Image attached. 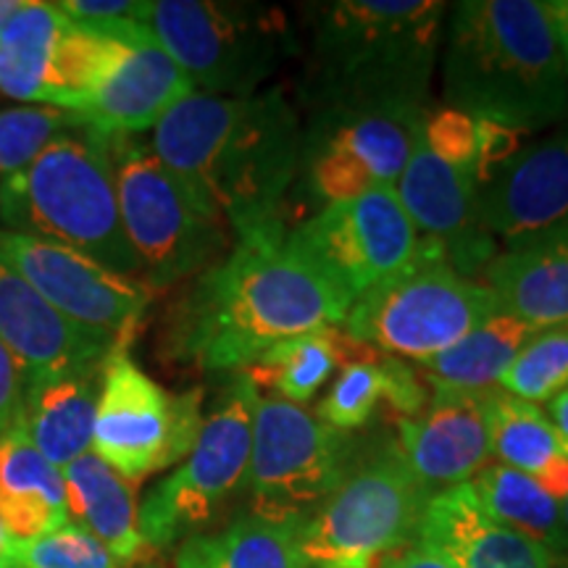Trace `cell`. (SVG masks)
Instances as JSON below:
<instances>
[{"mask_svg":"<svg viewBox=\"0 0 568 568\" xmlns=\"http://www.w3.org/2000/svg\"><path fill=\"white\" fill-rule=\"evenodd\" d=\"M282 222L261 226L197 274L166 316L163 351L201 372L240 374L282 339L343 326L347 305L284 247Z\"/></svg>","mask_w":568,"mask_h":568,"instance_id":"6da1fadb","label":"cell"},{"mask_svg":"<svg viewBox=\"0 0 568 568\" xmlns=\"http://www.w3.org/2000/svg\"><path fill=\"white\" fill-rule=\"evenodd\" d=\"M301 119L280 88L251 98L190 92L148 145L234 237L282 222L301 163Z\"/></svg>","mask_w":568,"mask_h":568,"instance_id":"7a4b0ae2","label":"cell"},{"mask_svg":"<svg viewBox=\"0 0 568 568\" xmlns=\"http://www.w3.org/2000/svg\"><path fill=\"white\" fill-rule=\"evenodd\" d=\"M447 109L516 134L568 113V74L548 3L464 0L450 11L443 53Z\"/></svg>","mask_w":568,"mask_h":568,"instance_id":"3957f363","label":"cell"},{"mask_svg":"<svg viewBox=\"0 0 568 568\" xmlns=\"http://www.w3.org/2000/svg\"><path fill=\"white\" fill-rule=\"evenodd\" d=\"M308 9L303 98L314 111L426 105L447 6L335 0Z\"/></svg>","mask_w":568,"mask_h":568,"instance_id":"277c9868","label":"cell"},{"mask_svg":"<svg viewBox=\"0 0 568 568\" xmlns=\"http://www.w3.org/2000/svg\"><path fill=\"white\" fill-rule=\"evenodd\" d=\"M0 230L71 247L142 284L119 211L109 138L92 126L55 140L24 174L0 184Z\"/></svg>","mask_w":568,"mask_h":568,"instance_id":"5b68a950","label":"cell"},{"mask_svg":"<svg viewBox=\"0 0 568 568\" xmlns=\"http://www.w3.org/2000/svg\"><path fill=\"white\" fill-rule=\"evenodd\" d=\"M495 311L489 287L458 274L443 247L418 234L414 258L361 295L343 326L353 345L424 361L456 345Z\"/></svg>","mask_w":568,"mask_h":568,"instance_id":"8992f818","label":"cell"},{"mask_svg":"<svg viewBox=\"0 0 568 568\" xmlns=\"http://www.w3.org/2000/svg\"><path fill=\"white\" fill-rule=\"evenodd\" d=\"M140 21L209 95L251 98L297 53L287 17L272 6L153 0Z\"/></svg>","mask_w":568,"mask_h":568,"instance_id":"52a82bcc","label":"cell"},{"mask_svg":"<svg viewBox=\"0 0 568 568\" xmlns=\"http://www.w3.org/2000/svg\"><path fill=\"white\" fill-rule=\"evenodd\" d=\"M119 211L148 290L195 280L230 253V226L205 211L140 138H109Z\"/></svg>","mask_w":568,"mask_h":568,"instance_id":"ba28073f","label":"cell"},{"mask_svg":"<svg viewBox=\"0 0 568 568\" xmlns=\"http://www.w3.org/2000/svg\"><path fill=\"white\" fill-rule=\"evenodd\" d=\"M426 500L395 443L355 460L297 531L305 568H379L382 558L416 539Z\"/></svg>","mask_w":568,"mask_h":568,"instance_id":"9c48e42d","label":"cell"},{"mask_svg":"<svg viewBox=\"0 0 568 568\" xmlns=\"http://www.w3.org/2000/svg\"><path fill=\"white\" fill-rule=\"evenodd\" d=\"M258 400L247 374L234 376L222 403L203 418L190 456L142 500L138 524L145 548L166 550L195 537L247 485Z\"/></svg>","mask_w":568,"mask_h":568,"instance_id":"30bf717a","label":"cell"},{"mask_svg":"<svg viewBox=\"0 0 568 568\" xmlns=\"http://www.w3.org/2000/svg\"><path fill=\"white\" fill-rule=\"evenodd\" d=\"M353 464L351 432L324 424L303 406L261 397L245 485L253 516L301 529Z\"/></svg>","mask_w":568,"mask_h":568,"instance_id":"8fae6325","label":"cell"},{"mask_svg":"<svg viewBox=\"0 0 568 568\" xmlns=\"http://www.w3.org/2000/svg\"><path fill=\"white\" fill-rule=\"evenodd\" d=\"M203 418L201 389L169 393L119 345L105 358L90 450L138 485L190 456Z\"/></svg>","mask_w":568,"mask_h":568,"instance_id":"7c38bea8","label":"cell"},{"mask_svg":"<svg viewBox=\"0 0 568 568\" xmlns=\"http://www.w3.org/2000/svg\"><path fill=\"white\" fill-rule=\"evenodd\" d=\"M284 247L351 305L414 258L418 232L395 187L318 209L284 234Z\"/></svg>","mask_w":568,"mask_h":568,"instance_id":"4fadbf2b","label":"cell"},{"mask_svg":"<svg viewBox=\"0 0 568 568\" xmlns=\"http://www.w3.org/2000/svg\"><path fill=\"white\" fill-rule=\"evenodd\" d=\"M426 105L314 111L301 138L305 193L324 205L395 187L414 151Z\"/></svg>","mask_w":568,"mask_h":568,"instance_id":"5bb4252c","label":"cell"},{"mask_svg":"<svg viewBox=\"0 0 568 568\" xmlns=\"http://www.w3.org/2000/svg\"><path fill=\"white\" fill-rule=\"evenodd\" d=\"M0 264L32 284L59 314L82 329L126 343L151 301L145 284L98 266L71 247L0 230Z\"/></svg>","mask_w":568,"mask_h":568,"instance_id":"9a60e30c","label":"cell"},{"mask_svg":"<svg viewBox=\"0 0 568 568\" xmlns=\"http://www.w3.org/2000/svg\"><path fill=\"white\" fill-rule=\"evenodd\" d=\"M113 34V51L84 101L80 116L105 138H140L195 92L190 77L176 67L140 19L101 21Z\"/></svg>","mask_w":568,"mask_h":568,"instance_id":"2e32d148","label":"cell"},{"mask_svg":"<svg viewBox=\"0 0 568 568\" xmlns=\"http://www.w3.org/2000/svg\"><path fill=\"white\" fill-rule=\"evenodd\" d=\"M479 190L477 166L439 153L418 130L406 169L395 182V193L416 232L443 247L447 264L468 280H477L500 253L479 219Z\"/></svg>","mask_w":568,"mask_h":568,"instance_id":"e0dca14e","label":"cell"},{"mask_svg":"<svg viewBox=\"0 0 568 568\" xmlns=\"http://www.w3.org/2000/svg\"><path fill=\"white\" fill-rule=\"evenodd\" d=\"M479 219L503 251L568 234V132L503 161L481 184Z\"/></svg>","mask_w":568,"mask_h":568,"instance_id":"ac0fdd59","label":"cell"},{"mask_svg":"<svg viewBox=\"0 0 568 568\" xmlns=\"http://www.w3.org/2000/svg\"><path fill=\"white\" fill-rule=\"evenodd\" d=\"M395 445L429 497L468 485L493 456L481 395L432 393L422 414L397 422Z\"/></svg>","mask_w":568,"mask_h":568,"instance_id":"d6986e66","label":"cell"},{"mask_svg":"<svg viewBox=\"0 0 568 568\" xmlns=\"http://www.w3.org/2000/svg\"><path fill=\"white\" fill-rule=\"evenodd\" d=\"M0 343L24 376L101 364L113 347L126 345L69 322L6 264H0Z\"/></svg>","mask_w":568,"mask_h":568,"instance_id":"ffe728a7","label":"cell"},{"mask_svg":"<svg viewBox=\"0 0 568 568\" xmlns=\"http://www.w3.org/2000/svg\"><path fill=\"white\" fill-rule=\"evenodd\" d=\"M418 542L437 550L453 568H556L558 560L535 539L489 514L471 485H458L426 500Z\"/></svg>","mask_w":568,"mask_h":568,"instance_id":"44dd1931","label":"cell"},{"mask_svg":"<svg viewBox=\"0 0 568 568\" xmlns=\"http://www.w3.org/2000/svg\"><path fill=\"white\" fill-rule=\"evenodd\" d=\"M103 368L105 361L24 379L19 426L61 471L90 453Z\"/></svg>","mask_w":568,"mask_h":568,"instance_id":"7402d4cb","label":"cell"},{"mask_svg":"<svg viewBox=\"0 0 568 568\" xmlns=\"http://www.w3.org/2000/svg\"><path fill=\"white\" fill-rule=\"evenodd\" d=\"M481 276L503 314L535 329L568 324V234L500 251Z\"/></svg>","mask_w":568,"mask_h":568,"instance_id":"603a6c76","label":"cell"},{"mask_svg":"<svg viewBox=\"0 0 568 568\" xmlns=\"http://www.w3.org/2000/svg\"><path fill=\"white\" fill-rule=\"evenodd\" d=\"M69 518L63 471L17 426L0 439V524L27 542L67 527Z\"/></svg>","mask_w":568,"mask_h":568,"instance_id":"cb8c5ba5","label":"cell"},{"mask_svg":"<svg viewBox=\"0 0 568 568\" xmlns=\"http://www.w3.org/2000/svg\"><path fill=\"white\" fill-rule=\"evenodd\" d=\"M489 429V447L503 466L539 481L558 500L568 497V439L550 422L548 410L503 393L481 395Z\"/></svg>","mask_w":568,"mask_h":568,"instance_id":"d4e9b609","label":"cell"},{"mask_svg":"<svg viewBox=\"0 0 568 568\" xmlns=\"http://www.w3.org/2000/svg\"><path fill=\"white\" fill-rule=\"evenodd\" d=\"M69 516L80 521L92 537L101 539L113 556L130 568L142 556L138 497L134 485L103 464L95 453H84L63 468Z\"/></svg>","mask_w":568,"mask_h":568,"instance_id":"484cf974","label":"cell"},{"mask_svg":"<svg viewBox=\"0 0 568 568\" xmlns=\"http://www.w3.org/2000/svg\"><path fill=\"white\" fill-rule=\"evenodd\" d=\"M537 332L535 326L495 311L456 345L432 358L416 361V372L435 393L485 395L497 387L500 376Z\"/></svg>","mask_w":568,"mask_h":568,"instance_id":"4316f807","label":"cell"},{"mask_svg":"<svg viewBox=\"0 0 568 568\" xmlns=\"http://www.w3.org/2000/svg\"><path fill=\"white\" fill-rule=\"evenodd\" d=\"M69 19L55 3L24 0L0 32V92L13 101L48 103L53 63Z\"/></svg>","mask_w":568,"mask_h":568,"instance_id":"83f0119b","label":"cell"},{"mask_svg":"<svg viewBox=\"0 0 568 568\" xmlns=\"http://www.w3.org/2000/svg\"><path fill=\"white\" fill-rule=\"evenodd\" d=\"M477 500L497 521L535 539L552 552L558 564H568V527L564 500L550 495L539 481L514 468L493 464L468 481Z\"/></svg>","mask_w":568,"mask_h":568,"instance_id":"f1b7e54d","label":"cell"},{"mask_svg":"<svg viewBox=\"0 0 568 568\" xmlns=\"http://www.w3.org/2000/svg\"><path fill=\"white\" fill-rule=\"evenodd\" d=\"M297 531L251 514L211 535L184 539L176 568H305Z\"/></svg>","mask_w":568,"mask_h":568,"instance_id":"f546056e","label":"cell"},{"mask_svg":"<svg viewBox=\"0 0 568 568\" xmlns=\"http://www.w3.org/2000/svg\"><path fill=\"white\" fill-rule=\"evenodd\" d=\"M347 343L351 339L337 326L305 332L268 347L255 364L240 374H247V379L258 389H274L280 400L303 406L343 364Z\"/></svg>","mask_w":568,"mask_h":568,"instance_id":"4dcf8cb0","label":"cell"},{"mask_svg":"<svg viewBox=\"0 0 568 568\" xmlns=\"http://www.w3.org/2000/svg\"><path fill=\"white\" fill-rule=\"evenodd\" d=\"M88 126L77 113L55 105H17L0 111V184L24 174L55 140Z\"/></svg>","mask_w":568,"mask_h":568,"instance_id":"1f68e13d","label":"cell"},{"mask_svg":"<svg viewBox=\"0 0 568 568\" xmlns=\"http://www.w3.org/2000/svg\"><path fill=\"white\" fill-rule=\"evenodd\" d=\"M497 387L527 403H550L568 389V324L539 329L516 355Z\"/></svg>","mask_w":568,"mask_h":568,"instance_id":"d6a6232c","label":"cell"},{"mask_svg":"<svg viewBox=\"0 0 568 568\" xmlns=\"http://www.w3.org/2000/svg\"><path fill=\"white\" fill-rule=\"evenodd\" d=\"M9 564L13 568H126L80 524H67L45 537L13 542Z\"/></svg>","mask_w":568,"mask_h":568,"instance_id":"836d02e7","label":"cell"},{"mask_svg":"<svg viewBox=\"0 0 568 568\" xmlns=\"http://www.w3.org/2000/svg\"><path fill=\"white\" fill-rule=\"evenodd\" d=\"M382 400H385V374H382L379 361H351L337 374L324 400L318 403L316 416L335 429H361L372 422Z\"/></svg>","mask_w":568,"mask_h":568,"instance_id":"e575fe53","label":"cell"},{"mask_svg":"<svg viewBox=\"0 0 568 568\" xmlns=\"http://www.w3.org/2000/svg\"><path fill=\"white\" fill-rule=\"evenodd\" d=\"M379 366L385 374V400L389 408L403 418H414L429 406V389L414 364L397 355H385L379 358Z\"/></svg>","mask_w":568,"mask_h":568,"instance_id":"d590c367","label":"cell"},{"mask_svg":"<svg viewBox=\"0 0 568 568\" xmlns=\"http://www.w3.org/2000/svg\"><path fill=\"white\" fill-rule=\"evenodd\" d=\"M24 372L17 358L0 343V439L19 426L24 403Z\"/></svg>","mask_w":568,"mask_h":568,"instance_id":"8d00e7d4","label":"cell"},{"mask_svg":"<svg viewBox=\"0 0 568 568\" xmlns=\"http://www.w3.org/2000/svg\"><path fill=\"white\" fill-rule=\"evenodd\" d=\"M55 9L77 24H101V21L140 19L145 3H132V0H61V3H55Z\"/></svg>","mask_w":568,"mask_h":568,"instance_id":"74e56055","label":"cell"},{"mask_svg":"<svg viewBox=\"0 0 568 568\" xmlns=\"http://www.w3.org/2000/svg\"><path fill=\"white\" fill-rule=\"evenodd\" d=\"M379 568H453L447 560L439 556L437 550H432L429 545L416 542L406 550H397L393 558H387V564H382Z\"/></svg>","mask_w":568,"mask_h":568,"instance_id":"f35d334b","label":"cell"},{"mask_svg":"<svg viewBox=\"0 0 568 568\" xmlns=\"http://www.w3.org/2000/svg\"><path fill=\"white\" fill-rule=\"evenodd\" d=\"M548 13L552 19V30H556L560 55H564V67L568 74V0H552V3H548Z\"/></svg>","mask_w":568,"mask_h":568,"instance_id":"ab89813d","label":"cell"},{"mask_svg":"<svg viewBox=\"0 0 568 568\" xmlns=\"http://www.w3.org/2000/svg\"><path fill=\"white\" fill-rule=\"evenodd\" d=\"M548 416L550 422L558 426V432L568 439V389L566 393H560L558 397H552L548 403Z\"/></svg>","mask_w":568,"mask_h":568,"instance_id":"60d3db41","label":"cell"},{"mask_svg":"<svg viewBox=\"0 0 568 568\" xmlns=\"http://www.w3.org/2000/svg\"><path fill=\"white\" fill-rule=\"evenodd\" d=\"M21 3H24V0H0V32H3V27L9 24L13 17H17Z\"/></svg>","mask_w":568,"mask_h":568,"instance_id":"b9f144b4","label":"cell"},{"mask_svg":"<svg viewBox=\"0 0 568 568\" xmlns=\"http://www.w3.org/2000/svg\"><path fill=\"white\" fill-rule=\"evenodd\" d=\"M13 542H17V539H13L9 535V529H6L3 524H0V560H9V552L13 548Z\"/></svg>","mask_w":568,"mask_h":568,"instance_id":"7bdbcfd3","label":"cell"},{"mask_svg":"<svg viewBox=\"0 0 568 568\" xmlns=\"http://www.w3.org/2000/svg\"><path fill=\"white\" fill-rule=\"evenodd\" d=\"M564 514H566V527H568V497L564 500Z\"/></svg>","mask_w":568,"mask_h":568,"instance_id":"ee69618b","label":"cell"},{"mask_svg":"<svg viewBox=\"0 0 568 568\" xmlns=\"http://www.w3.org/2000/svg\"><path fill=\"white\" fill-rule=\"evenodd\" d=\"M0 568H13V566L9 564V560H0Z\"/></svg>","mask_w":568,"mask_h":568,"instance_id":"f6af8a7d","label":"cell"}]
</instances>
